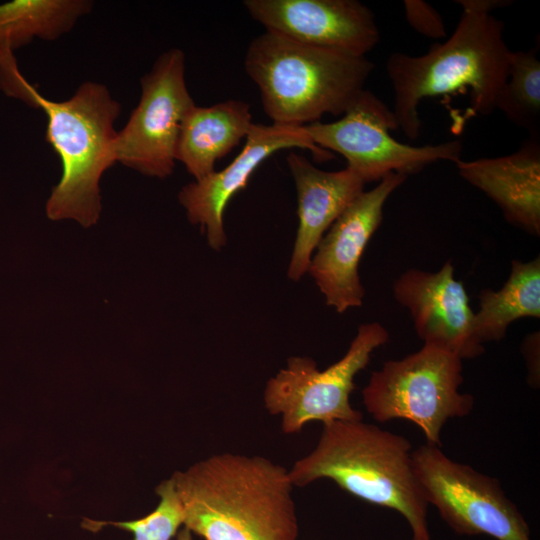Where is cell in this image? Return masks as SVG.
<instances>
[{
	"label": "cell",
	"mask_w": 540,
	"mask_h": 540,
	"mask_svg": "<svg viewBox=\"0 0 540 540\" xmlns=\"http://www.w3.org/2000/svg\"><path fill=\"white\" fill-rule=\"evenodd\" d=\"M462 14L452 35L421 56L392 53L387 74L395 94L392 109L398 128L409 139L420 134L419 103L428 97L469 95L471 115L487 116L508 73L510 50L503 39L504 23L490 11L503 0H458Z\"/></svg>",
	"instance_id": "obj_1"
},
{
	"label": "cell",
	"mask_w": 540,
	"mask_h": 540,
	"mask_svg": "<svg viewBox=\"0 0 540 540\" xmlns=\"http://www.w3.org/2000/svg\"><path fill=\"white\" fill-rule=\"evenodd\" d=\"M244 68L272 124L303 127L341 116L364 90L374 64L264 32L249 44Z\"/></svg>",
	"instance_id": "obj_4"
},
{
	"label": "cell",
	"mask_w": 540,
	"mask_h": 540,
	"mask_svg": "<svg viewBox=\"0 0 540 540\" xmlns=\"http://www.w3.org/2000/svg\"><path fill=\"white\" fill-rule=\"evenodd\" d=\"M455 164L459 175L490 198L508 223L539 237V137H530L509 155Z\"/></svg>",
	"instance_id": "obj_16"
},
{
	"label": "cell",
	"mask_w": 540,
	"mask_h": 540,
	"mask_svg": "<svg viewBox=\"0 0 540 540\" xmlns=\"http://www.w3.org/2000/svg\"><path fill=\"white\" fill-rule=\"evenodd\" d=\"M28 105L46 115V141L58 154L62 176L46 203L51 220L72 219L84 227L101 212L99 182L115 162L114 121L119 103L100 83L85 82L64 101H51L32 86Z\"/></svg>",
	"instance_id": "obj_5"
},
{
	"label": "cell",
	"mask_w": 540,
	"mask_h": 540,
	"mask_svg": "<svg viewBox=\"0 0 540 540\" xmlns=\"http://www.w3.org/2000/svg\"><path fill=\"white\" fill-rule=\"evenodd\" d=\"M413 467L428 504L458 535L532 540L528 523L500 482L452 460L439 446L412 451Z\"/></svg>",
	"instance_id": "obj_9"
},
{
	"label": "cell",
	"mask_w": 540,
	"mask_h": 540,
	"mask_svg": "<svg viewBox=\"0 0 540 540\" xmlns=\"http://www.w3.org/2000/svg\"><path fill=\"white\" fill-rule=\"evenodd\" d=\"M172 477L183 525L205 540H297L294 486L269 459L215 454Z\"/></svg>",
	"instance_id": "obj_2"
},
{
	"label": "cell",
	"mask_w": 540,
	"mask_h": 540,
	"mask_svg": "<svg viewBox=\"0 0 540 540\" xmlns=\"http://www.w3.org/2000/svg\"><path fill=\"white\" fill-rule=\"evenodd\" d=\"M194 105L186 86L183 51L164 52L141 78L139 103L117 132L116 162L151 177L172 174L180 128Z\"/></svg>",
	"instance_id": "obj_10"
},
{
	"label": "cell",
	"mask_w": 540,
	"mask_h": 540,
	"mask_svg": "<svg viewBox=\"0 0 540 540\" xmlns=\"http://www.w3.org/2000/svg\"><path fill=\"white\" fill-rule=\"evenodd\" d=\"M539 344V332L537 331L527 335L521 345L528 371L527 382L534 389H538L540 384Z\"/></svg>",
	"instance_id": "obj_23"
},
{
	"label": "cell",
	"mask_w": 540,
	"mask_h": 540,
	"mask_svg": "<svg viewBox=\"0 0 540 540\" xmlns=\"http://www.w3.org/2000/svg\"><path fill=\"white\" fill-rule=\"evenodd\" d=\"M177 540H192V532L184 526L177 535Z\"/></svg>",
	"instance_id": "obj_24"
},
{
	"label": "cell",
	"mask_w": 540,
	"mask_h": 540,
	"mask_svg": "<svg viewBox=\"0 0 540 540\" xmlns=\"http://www.w3.org/2000/svg\"><path fill=\"white\" fill-rule=\"evenodd\" d=\"M286 161L294 179L299 225L288 268V277L298 281L330 226L364 191L365 182L353 171H324L307 158L290 152Z\"/></svg>",
	"instance_id": "obj_15"
},
{
	"label": "cell",
	"mask_w": 540,
	"mask_h": 540,
	"mask_svg": "<svg viewBox=\"0 0 540 540\" xmlns=\"http://www.w3.org/2000/svg\"><path fill=\"white\" fill-rule=\"evenodd\" d=\"M462 360L424 344L402 359L386 361L362 390L366 410L378 422L405 419L417 425L428 444L441 446L449 419L467 416L474 397L461 393Z\"/></svg>",
	"instance_id": "obj_6"
},
{
	"label": "cell",
	"mask_w": 540,
	"mask_h": 540,
	"mask_svg": "<svg viewBox=\"0 0 540 540\" xmlns=\"http://www.w3.org/2000/svg\"><path fill=\"white\" fill-rule=\"evenodd\" d=\"M266 32L316 48L366 56L379 42L372 10L356 0H246Z\"/></svg>",
	"instance_id": "obj_12"
},
{
	"label": "cell",
	"mask_w": 540,
	"mask_h": 540,
	"mask_svg": "<svg viewBox=\"0 0 540 540\" xmlns=\"http://www.w3.org/2000/svg\"><path fill=\"white\" fill-rule=\"evenodd\" d=\"M411 442L359 421L323 423L315 448L288 471L293 486L330 479L370 504L401 514L413 537L431 540L428 502L416 478Z\"/></svg>",
	"instance_id": "obj_3"
},
{
	"label": "cell",
	"mask_w": 540,
	"mask_h": 540,
	"mask_svg": "<svg viewBox=\"0 0 540 540\" xmlns=\"http://www.w3.org/2000/svg\"><path fill=\"white\" fill-rule=\"evenodd\" d=\"M412 540H423V539L412 537Z\"/></svg>",
	"instance_id": "obj_25"
},
{
	"label": "cell",
	"mask_w": 540,
	"mask_h": 540,
	"mask_svg": "<svg viewBox=\"0 0 540 540\" xmlns=\"http://www.w3.org/2000/svg\"><path fill=\"white\" fill-rule=\"evenodd\" d=\"M474 313V333L482 345L500 341L509 325L521 318L540 317V257L511 261L508 279L499 290L483 289Z\"/></svg>",
	"instance_id": "obj_18"
},
{
	"label": "cell",
	"mask_w": 540,
	"mask_h": 540,
	"mask_svg": "<svg viewBox=\"0 0 540 540\" xmlns=\"http://www.w3.org/2000/svg\"><path fill=\"white\" fill-rule=\"evenodd\" d=\"M241 152L220 171L184 186L178 195L192 224L200 225L211 248L226 244L223 215L230 199L247 183L257 167L273 153L290 148L309 150L316 161L333 158V154L316 146L304 126L264 125L254 123L245 138Z\"/></svg>",
	"instance_id": "obj_13"
},
{
	"label": "cell",
	"mask_w": 540,
	"mask_h": 540,
	"mask_svg": "<svg viewBox=\"0 0 540 540\" xmlns=\"http://www.w3.org/2000/svg\"><path fill=\"white\" fill-rule=\"evenodd\" d=\"M158 506L147 516L132 521H96L85 519L82 525L91 531L113 525L134 534L133 540H170L183 524L184 512L173 477L156 487Z\"/></svg>",
	"instance_id": "obj_21"
},
{
	"label": "cell",
	"mask_w": 540,
	"mask_h": 540,
	"mask_svg": "<svg viewBox=\"0 0 540 540\" xmlns=\"http://www.w3.org/2000/svg\"><path fill=\"white\" fill-rule=\"evenodd\" d=\"M407 176L390 173L369 191H363L334 221L318 243L308 267L326 304L338 313L362 305L365 290L359 264L371 237L383 219L389 196Z\"/></svg>",
	"instance_id": "obj_11"
},
{
	"label": "cell",
	"mask_w": 540,
	"mask_h": 540,
	"mask_svg": "<svg viewBox=\"0 0 540 540\" xmlns=\"http://www.w3.org/2000/svg\"><path fill=\"white\" fill-rule=\"evenodd\" d=\"M404 8L407 22L420 34L435 39L446 35L441 15L427 2L406 0Z\"/></svg>",
	"instance_id": "obj_22"
},
{
	"label": "cell",
	"mask_w": 540,
	"mask_h": 540,
	"mask_svg": "<svg viewBox=\"0 0 540 540\" xmlns=\"http://www.w3.org/2000/svg\"><path fill=\"white\" fill-rule=\"evenodd\" d=\"M304 128L316 146L341 154L347 161L346 168L365 184L390 173L415 174L441 160L456 163L463 150L458 140L424 146L399 142L389 132L398 128L393 110L366 89L340 119L318 121Z\"/></svg>",
	"instance_id": "obj_8"
},
{
	"label": "cell",
	"mask_w": 540,
	"mask_h": 540,
	"mask_svg": "<svg viewBox=\"0 0 540 540\" xmlns=\"http://www.w3.org/2000/svg\"><path fill=\"white\" fill-rule=\"evenodd\" d=\"M254 123L248 103L229 99L208 107L196 104L185 115L175 151L195 181L213 173L216 162L245 139Z\"/></svg>",
	"instance_id": "obj_17"
},
{
	"label": "cell",
	"mask_w": 540,
	"mask_h": 540,
	"mask_svg": "<svg viewBox=\"0 0 540 540\" xmlns=\"http://www.w3.org/2000/svg\"><path fill=\"white\" fill-rule=\"evenodd\" d=\"M389 339L378 322L362 324L345 355L319 370L309 357H291L287 366L271 377L264 404L271 415L282 416V431L298 433L311 421H359L362 413L350 403L354 378L369 363L372 353Z\"/></svg>",
	"instance_id": "obj_7"
},
{
	"label": "cell",
	"mask_w": 540,
	"mask_h": 540,
	"mask_svg": "<svg viewBox=\"0 0 540 540\" xmlns=\"http://www.w3.org/2000/svg\"><path fill=\"white\" fill-rule=\"evenodd\" d=\"M495 109L513 124L539 137L540 127V61L537 48L509 52L508 73L500 90Z\"/></svg>",
	"instance_id": "obj_20"
},
{
	"label": "cell",
	"mask_w": 540,
	"mask_h": 540,
	"mask_svg": "<svg viewBox=\"0 0 540 540\" xmlns=\"http://www.w3.org/2000/svg\"><path fill=\"white\" fill-rule=\"evenodd\" d=\"M86 0H14L0 4V66L15 61L13 51L34 38L53 40L88 13Z\"/></svg>",
	"instance_id": "obj_19"
},
{
	"label": "cell",
	"mask_w": 540,
	"mask_h": 540,
	"mask_svg": "<svg viewBox=\"0 0 540 540\" xmlns=\"http://www.w3.org/2000/svg\"><path fill=\"white\" fill-rule=\"evenodd\" d=\"M395 300L408 309L424 344L447 351L462 361L482 355L484 345L474 333V313L466 289L455 278L451 260L436 272L408 269L393 283Z\"/></svg>",
	"instance_id": "obj_14"
}]
</instances>
